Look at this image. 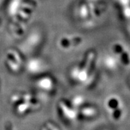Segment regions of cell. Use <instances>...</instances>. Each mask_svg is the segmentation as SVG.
I'll list each match as a JSON object with an SVG mask.
<instances>
[{
    "label": "cell",
    "instance_id": "7a4b0ae2",
    "mask_svg": "<svg viewBox=\"0 0 130 130\" xmlns=\"http://www.w3.org/2000/svg\"><path fill=\"white\" fill-rule=\"evenodd\" d=\"M108 106L110 109H118L119 106V102L116 98H111L108 102Z\"/></svg>",
    "mask_w": 130,
    "mask_h": 130
},
{
    "label": "cell",
    "instance_id": "6da1fadb",
    "mask_svg": "<svg viewBox=\"0 0 130 130\" xmlns=\"http://www.w3.org/2000/svg\"><path fill=\"white\" fill-rule=\"evenodd\" d=\"M114 49L115 51L118 53H120L121 54V57H122V61L125 65H127L129 64V56L127 55L126 53L124 52V51L122 48V46L118 44H116V45L114 46Z\"/></svg>",
    "mask_w": 130,
    "mask_h": 130
}]
</instances>
